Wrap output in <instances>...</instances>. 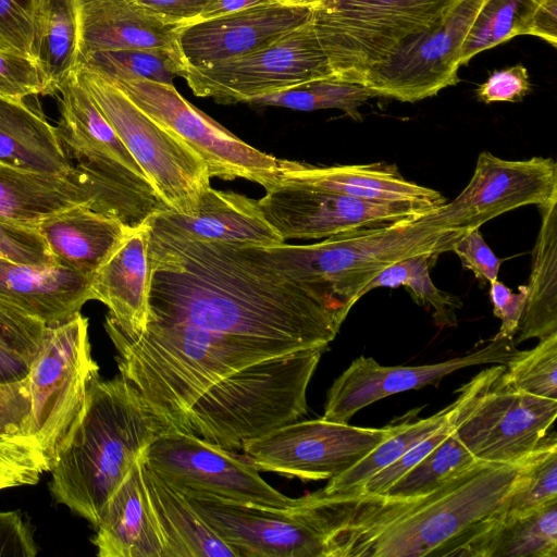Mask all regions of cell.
Wrapping results in <instances>:
<instances>
[{"mask_svg": "<svg viewBox=\"0 0 557 557\" xmlns=\"http://www.w3.org/2000/svg\"><path fill=\"white\" fill-rule=\"evenodd\" d=\"M149 224L147 324L193 325L293 354L325 350L347 317L257 246L196 240Z\"/></svg>", "mask_w": 557, "mask_h": 557, "instance_id": "cell-1", "label": "cell"}, {"mask_svg": "<svg viewBox=\"0 0 557 557\" xmlns=\"http://www.w3.org/2000/svg\"><path fill=\"white\" fill-rule=\"evenodd\" d=\"M523 460L479 462L435 490L408 498L319 491L306 495L330 520L333 557H465L502 518Z\"/></svg>", "mask_w": 557, "mask_h": 557, "instance_id": "cell-2", "label": "cell"}, {"mask_svg": "<svg viewBox=\"0 0 557 557\" xmlns=\"http://www.w3.org/2000/svg\"><path fill=\"white\" fill-rule=\"evenodd\" d=\"M166 430L121 374L111 380L92 379L84 408L60 444L50 470L52 497L96 527L110 496Z\"/></svg>", "mask_w": 557, "mask_h": 557, "instance_id": "cell-3", "label": "cell"}, {"mask_svg": "<svg viewBox=\"0 0 557 557\" xmlns=\"http://www.w3.org/2000/svg\"><path fill=\"white\" fill-rule=\"evenodd\" d=\"M436 209L309 245L285 242L257 248L271 264L315 289L348 314L364 295L367 285L391 264L416 255L438 257L451 251L467 232L445 226Z\"/></svg>", "mask_w": 557, "mask_h": 557, "instance_id": "cell-4", "label": "cell"}, {"mask_svg": "<svg viewBox=\"0 0 557 557\" xmlns=\"http://www.w3.org/2000/svg\"><path fill=\"white\" fill-rule=\"evenodd\" d=\"M323 351L300 350L227 375L202 393L168 430L231 451L242 449L244 442L307 413V388Z\"/></svg>", "mask_w": 557, "mask_h": 557, "instance_id": "cell-5", "label": "cell"}, {"mask_svg": "<svg viewBox=\"0 0 557 557\" xmlns=\"http://www.w3.org/2000/svg\"><path fill=\"white\" fill-rule=\"evenodd\" d=\"M59 94L58 135L73 163L74 180L91 198V209L125 227H137L170 210L76 73Z\"/></svg>", "mask_w": 557, "mask_h": 557, "instance_id": "cell-6", "label": "cell"}, {"mask_svg": "<svg viewBox=\"0 0 557 557\" xmlns=\"http://www.w3.org/2000/svg\"><path fill=\"white\" fill-rule=\"evenodd\" d=\"M460 0H317L312 26L334 76L362 84L404 39Z\"/></svg>", "mask_w": 557, "mask_h": 557, "instance_id": "cell-7", "label": "cell"}, {"mask_svg": "<svg viewBox=\"0 0 557 557\" xmlns=\"http://www.w3.org/2000/svg\"><path fill=\"white\" fill-rule=\"evenodd\" d=\"M76 76L161 200L177 213H194L210 187L205 161L104 77L85 69H78Z\"/></svg>", "mask_w": 557, "mask_h": 557, "instance_id": "cell-8", "label": "cell"}, {"mask_svg": "<svg viewBox=\"0 0 557 557\" xmlns=\"http://www.w3.org/2000/svg\"><path fill=\"white\" fill-rule=\"evenodd\" d=\"M498 364L481 371L459 393L454 432L482 462L516 463L545 438L557 417V400L502 386Z\"/></svg>", "mask_w": 557, "mask_h": 557, "instance_id": "cell-9", "label": "cell"}, {"mask_svg": "<svg viewBox=\"0 0 557 557\" xmlns=\"http://www.w3.org/2000/svg\"><path fill=\"white\" fill-rule=\"evenodd\" d=\"M99 376L91 356L88 319L81 312L47 326L28 374L32 411L28 436L51 470L60 444L79 417L90 381Z\"/></svg>", "mask_w": 557, "mask_h": 557, "instance_id": "cell-10", "label": "cell"}, {"mask_svg": "<svg viewBox=\"0 0 557 557\" xmlns=\"http://www.w3.org/2000/svg\"><path fill=\"white\" fill-rule=\"evenodd\" d=\"M237 557H333L332 525L307 495L277 509L182 493Z\"/></svg>", "mask_w": 557, "mask_h": 557, "instance_id": "cell-11", "label": "cell"}, {"mask_svg": "<svg viewBox=\"0 0 557 557\" xmlns=\"http://www.w3.org/2000/svg\"><path fill=\"white\" fill-rule=\"evenodd\" d=\"M333 75L312 18L262 49L208 66L184 67L178 74L197 97L222 104L249 103Z\"/></svg>", "mask_w": 557, "mask_h": 557, "instance_id": "cell-12", "label": "cell"}, {"mask_svg": "<svg viewBox=\"0 0 557 557\" xmlns=\"http://www.w3.org/2000/svg\"><path fill=\"white\" fill-rule=\"evenodd\" d=\"M109 82L189 146L205 161L211 177L244 178L265 189L278 183L280 159L251 147L225 129L189 103L173 84L147 79Z\"/></svg>", "mask_w": 557, "mask_h": 557, "instance_id": "cell-13", "label": "cell"}, {"mask_svg": "<svg viewBox=\"0 0 557 557\" xmlns=\"http://www.w3.org/2000/svg\"><path fill=\"white\" fill-rule=\"evenodd\" d=\"M363 428L322 417L294 421L244 442L245 457L259 470L302 481L332 480L344 473L407 420Z\"/></svg>", "mask_w": 557, "mask_h": 557, "instance_id": "cell-14", "label": "cell"}, {"mask_svg": "<svg viewBox=\"0 0 557 557\" xmlns=\"http://www.w3.org/2000/svg\"><path fill=\"white\" fill-rule=\"evenodd\" d=\"M146 466L181 493L191 491L225 500L287 509L297 505L276 491L244 456L195 435L166 430L143 454Z\"/></svg>", "mask_w": 557, "mask_h": 557, "instance_id": "cell-15", "label": "cell"}, {"mask_svg": "<svg viewBox=\"0 0 557 557\" xmlns=\"http://www.w3.org/2000/svg\"><path fill=\"white\" fill-rule=\"evenodd\" d=\"M483 0H460L431 26L407 37L361 85L376 97L416 102L458 83L460 50Z\"/></svg>", "mask_w": 557, "mask_h": 557, "instance_id": "cell-16", "label": "cell"}, {"mask_svg": "<svg viewBox=\"0 0 557 557\" xmlns=\"http://www.w3.org/2000/svg\"><path fill=\"white\" fill-rule=\"evenodd\" d=\"M555 201L557 163L552 158L512 161L483 151L466 187L436 213L445 226L469 232L517 208L540 209Z\"/></svg>", "mask_w": 557, "mask_h": 557, "instance_id": "cell-17", "label": "cell"}, {"mask_svg": "<svg viewBox=\"0 0 557 557\" xmlns=\"http://www.w3.org/2000/svg\"><path fill=\"white\" fill-rule=\"evenodd\" d=\"M258 202L267 221L285 242L321 240L430 211L372 202L286 181H278L267 188Z\"/></svg>", "mask_w": 557, "mask_h": 557, "instance_id": "cell-18", "label": "cell"}, {"mask_svg": "<svg viewBox=\"0 0 557 557\" xmlns=\"http://www.w3.org/2000/svg\"><path fill=\"white\" fill-rule=\"evenodd\" d=\"M513 337L496 334L485 346L446 361L423 366H382L359 357L334 381L323 419L348 422L362 408L387 396L437 385L457 370L481 364H507L518 356Z\"/></svg>", "mask_w": 557, "mask_h": 557, "instance_id": "cell-19", "label": "cell"}, {"mask_svg": "<svg viewBox=\"0 0 557 557\" xmlns=\"http://www.w3.org/2000/svg\"><path fill=\"white\" fill-rule=\"evenodd\" d=\"M315 2L259 5L181 26L175 57L182 69L201 67L262 49L310 22Z\"/></svg>", "mask_w": 557, "mask_h": 557, "instance_id": "cell-20", "label": "cell"}, {"mask_svg": "<svg viewBox=\"0 0 557 557\" xmlns=\"http://www.w3.org/2000/svg\"><path fill=\"white\" fill-rule=\"evenodd\" d=\"M280 181L380 203L433 210L446 202L437 190L406 180L396 165L383 162L315 166L280 160Z\"/></svg>", "mask_w": 557, "mask_h": 557, "instance_id": "cell-21", "label": "cell"}, {"mask_svg": "<svg viewBox=\"0 0 557 557\" xmlns=\"http://www.w3.org/2000/svg\"><path fill=\"white\" fill-rule=\"evenodd\" d=\"M149 221L126 227L121 239L91 275L90 297L104 304L107 314L125 334L146 330L149 306Z\"/></svg>", "mask_w": 557, "mask_h": 557, "instance_id": "cell-22", "label": "cell"}, {"mask_svg": "<svg viewBox=\"0 0 557 557\" xmlns=\"http://www.w3.org/2000/svg\"><path fill=\"white\" fill-rule=\"evenodd\" d=\"M91 539L99 557H169L144 476L143 456L106 503Z\"/></svg>", "mask_w": 557, "mask_h": 557, "instance_id": "cell-23", "label": "cell"}, {"mask_svg": "<svg viewBox=\"0 0 557 557\" xmlns=\"http://www.w3.org/2000/svg\"><path fill=\"white\" fill-rule=\"evenodd\" d=\"M150 222L201 242L263 247L285 243L267 221L258 200L211 186L202 193L194 213L181 214L170 209Z\"/></svg>", "mask_w": 557, "mask_h": 557, "instance_id": "cell-24", "label": "cell"}, {"mask_svg": "<svg viewBox=\"0 0 557 557\" xmlns=\"http://www.w3.org/2000/svg\"><path fill=\"white\" fill-rule=\"evenodd\" d=\"M76 5L78 66L85 58L97 52L173 50L181 27L164 23L137 0H76Z\"/></svg>", "mask_w": 557, "mask_h": 557, "instance_id": "cell-25", "label": "cell"}, {"mask_svg": "<svg viewBox=\"0 0 557 557\" xmlns=\"http://www.w3.org/2000/svg\"><path fill=\"white\" fill-rule=\"evenodd\" d=\"M91 275L62 264L33 265L0 257V298L57 325L81 312L91 300Z\"/></svg>", "mask_w": 557, "mask_h": 557, "instance_id": "cell-26", "label": "cell"}, {"mask_svg": "<svg viewBox=\"0 0 557 557\" xmlns=\"http://www.w3.org/2000/svg\"><path fill=\"white\" fill-rule=\"evenodd\" d=\"M58 263L92 275L121 239L125 226L79 203L36 224Z\"/></svg>", "mask_w": 557, "mask_h": 557, "instance_id": "cell-27", "label": "cell"}, {"mask_svg": "<svg viewBox=\"0 0 557 557\" xmlns=\"http://www.w3.org/2000/svg\"><path fill=\"white\" fill-rule=\"evenodd\" d=\"M0 162L23 171L74 177L57 127L24 100L1 96Z\"/></svg>", "mask_w": 557, "mask_h": 557, "instance_id": "cell-28", "label": "cell"}, {"mask_svg": "<svg viewBox=\"0 0 557 557\" xmlns=\"http://www.w3.org/2000/svg\"><path fill=\"white\" fill-rule=\"evenodd\" d=\"M79 203L91 208L92 201L74 177L23 171L0 162V220L36 225Z\"/></svg>", "mask_w": 557, "mask_h": 557, "instance_id": "cell-29", "label": "cell"}, {"mask_svg": "<svg viewBox=\"0 0 557 557\" xmlns=\"http://www.w3.org/2000/svg\"><path fill=\"white\" fill-rule=\"evenodd\" d=\"M151 503L164 533L169 557H237L188 499L143 460Z\"/></svg>", "mask_w": 557, "mask_h": 557, "instance_id": "cell-30", "label": "cell"}, {"mask_svg": "<svg viewBox=\"0 0 557 557\" xmlns=\"http://www.w3.org/2000/svg\"><path fill=\"white\" fill-rule=\"evenodd\" d=\"M542 222L532 252L528 297L515 344L557 333V201L540 208Z\"/></svg>", "mask_w": 557, "mask_h": 557, "instance_id": "cell-31", "label": "cell"}, {"mask_svg": "<svg viewBox=\"0 0 557 557\" xmlns=\"http://www.w3.org/2000/svg\"><path fill=\"white\" fill-rule=\"evenodd\" d=\"M32 57L59 92L78 69L76 0H34Z\"/></svg>", "mask_w": 557, "mask_h": 557, "instance_id": "cell-32", "label": "cell"}, {"mask_svg": "<svg viewBox=\"0 0 557 557\" xmlns=\"http://www.w3.org/2000/svg\"><path fill=\"white\" fill-rule=\"evenodd\" d=\"M465 557H557V500L528 515L499 519Z\"/></svg>", "mask_w": 557, "mask_h": 557, "instance_id": "cell-33", "label": "cell"}, {"mask_svg": "<svg viewBox=\"0 0 557 557\" xmlns=\"http://www.w3.org/2000/svg\"><path fill=\"white\" fill-rule=\"evenodd\" d=\"M458 406L459 398L435 414L413 421L412 419L420 411L419 408L414 409L395 433L376 445L344 473L329 480L325 487L319 492L323 495H344L358 490L376 472L394 462L412 446L453 419Z\"/></svg>", "mask_w": 557, "mask_h": 557, "instance_id": "cell-34", "label": "cell"}, {"mask_svg": "<svg viewBox=\"0 0 557 557\" xmlns=\"http://www.w3.org/2000/svg\"><path fill=\"white\" fill-rule=\"evenodd\" d=\"M436 256L416 255L399 260L380 272L364 288V294L377 287H405L419 306L432 309L434 323L440 327L457 325L456 310L461 308V300L435 286L430 268Z\"/></svg>", "mask_w": 557, "mask_h": 557, "instance_id": "cell-35", "label": "cell"}, {"mask_svg": "<svg viewBox=\"0 0 557 557\" xmlns=\"http://www.w3.org/2000/svg\"><path fill=\"white\" fill-rule=\"evenodd\" d=\"M557 500V438L548 434L521 463L500 519L533 512Z\"/></svg>", "mask_w": 557, "mask_h": 557, "instance_id": "cell-36", "label": "cell"}, {"mask_svg": "<svg viewBox=\"0 0 557 557\" xmlns=\"http://www.w3.org/2000/svg\"><path fill=\"white\" fill-rule=\"evenodd\" d=\"M373 97H376L375 94L366 86L333 75L256 98L249 103L299 111L338 109L350 119L361 121L359 108Z\"/></svg>", "mask_w": 557, "mask_h": 557, "instance_id": "cell-37", "label": "cell"}, {"mask_svg": "<svg viewBox=\"0 0 557 557\" xmlns=\"http://www.w3.org/2000/svg\"><path fill=\"white\" fill-rule=\"evenodd\" d=\"M542 0H483L463 40L459 62L520 35H527L531 17Z\"/></svg>", "mask_w": 557, "mask_h": 557, "instance_id": "cell-38", "label": "cell"}, {"mask_svg": "<svg viewBox=\"0 0 557 557\" xmlns=\"http://www.w3.org/2000/svg\"><path fill=\"white\" fill-rule=\"evenodd\" d=\"M479 462L482 461L469 451L453 430L433 450L381 495L388 498H408L425 494Z\"/></svg>", "mask_w": 557, "mask_h": 557, "instance_id": "cell-39", "label": "cell"}, {"mask_svg": "<svg viewBox=\"0 0 557 557\" xmlns=\"http://www.w3.org/2000/svg\"><path fill=\"white\" fill-rule=\"evenodd\" d=\"M78 69L95 72L108 81L147 79L173 84L182 66L173 50L127 49L92 53Z\"/></svg>", "mask_w": 557, "mask_h": 557, "instance_id": "cell-40", "label": "cell"}, {"mask_svg": "<svg viewBox=\"0 0 557 557\" xmlns=\"http://www.w3.org/2000/svg\"><path fill=\"white\" fill-rule=\"evenodd\" d=\"M504 387L557 400V333L510 360L497 379Z\"/></svg>", "mask_w": 557, "mask_h": 557, "instance_id": "cell-41", "label": "cell"}, {"mask_svg": "<svg viewBox=\"0 0 557 557\" xmlns=\"http://www.w3.org/2000/svg\"><path fill=\"white\" fill-rule=\"evenodd\" d=\"M46 327L38 318L0 298V351L32 366L40 351Z\"/></svg>", "mask_w": 557, "mask_h": 557, "instance_id": "cell-42", "label": "cell"}, {"mask_svg": "<svg viewBox=\"0 0 557 557\" xmlns=\"http://www.w3.org/2000/svg\"><path fill=\"white\" fill-rule=\"evenodd\" d=\"M46 471V459L30 437L0 438V491L34 485Z\"/></svg>", "mask_w": 557, "mask_h": 557, "instance_id": "cell-43", "label": "cell"}, {"mask_svg": "<svg viewBox=\"0 0 557 557\" xmlns=\"http://www.w3.org/2000/svg\"><path fill=\"white\" fill-rule=\"evenodd\" d=\"M52 84L32 58L0 50V96L24 100L28 96L54 95Z\"/></svg>", "mask_w": 557, "mask_h": 557, "instance_id": "cell-44", "label": "cell"}, {"mask_svg": "<svg viewBox=\"0 0 557 557\" xmlns=\"http://www.w3.org/2000/svg\"><path fill=\"white\" fill-rule=\"evenodd\" d=\"M0 257L33 265L60 264L36 225L0 220Z\"/></svg>", "mask_w": 557, "mask_h": 557, "instance_id": "cell-45", "label": "cell"}, {"mask_svg": "<svg viewBox=\"0 0 557 557\" xmlns=\"http://www.w3.org/2000/svg\"><path fill=\"white\" fill-rule=\"evenodd\" d=\"M457 416L458 410L453 419L443 424L420 443L412 446L394 462L376 472L358 490L344 495H381L386 492L397 480L421 461L454 430Z\"/></svg>", "mask_w": 557, "mask_h": 557, "instance_id": "cell-46", "label": "cell"}, {"mask_svg": "<svg viewBox=\"0 0 557 557\" xmlns=\"http://www.w3.org/2000/svg\"><path fill=\"white\" fill-rule=\"evenodd\" d=\"M33 7L34 0H0V50L32 57Z\"/></svg>", "mask_w": 557, "mask_h": 557, "instance_id": "cell-47", "label": "cell"}, {"mask_svg": "<svg viewBox=\"0 0 557 557\" xmlns=\"http://www.w3.org/2000/svg\"><path fill=\"white\" fill-rule=\"evenodd\" d=\"M30 411L28 377L20 382L1 384L0 438L28 436Z\"/></svg>", "mask_w": 557, "mask_h": 557, "instance_id": "cell-48", "label": "cell"}, {"mask_svg": "<svg viewBox=\"0 0 557 557\" xmlns=\"http://www.w3.org/2000/svg\"><path fill=\"white\" fill-rule=\"evenodd\" d=\"M465 269L470 270L482 284L498 280L504 259L498 258L485 243L480 228L467 232L453 246Z\"/></svg>", "mask_w": 557, "mask_h": 557, "instance_id": "cell-49", "label": "cell"}, {"mask_svg": "<svg viewBox=\"0 0 557 557\" xmlns=\"http://www.w3.org/2000/svg\"><path fill=\"white\" fill-rule=\"evenodd\" d=\"M531 90L530 76L527 67L516 65L496 70L487 79L476 88L479 101L492 102H521Z\"/></svg>", "mask_w": 557, "mask_h": 557, "instance_id": "cell-50", "label": "cell"}, {"mask_svg": "<svg viewBox=\"0 0 557 557\" xmlns=\"http://www.w3.org/2000/svg\"><path fill=\"white\" fill-rule=\"evenodd\" d=\"M527 297V284L520 285L518 292H513L498 280L490 283L493 313L502 322L497 334L515 338L524 311Z\"/></svg>", "mask_w": 557, "mask_h": 557, "instance_id": "cell-51", "label": "cell"}, {"mask_svg": "<svg viewBox=\"0 0 557 557\" xmlns=\"http://www.w3.org/2000/svg\"><path fill=\"white\" fill-rule=\"evenodd\" d=\"M38 547L17 511H0V557H35Z\"/></svg>", "mask_w": 557, "mask_h": 557, "instance_id": "cell-52", "label": "cell"}, {"mask_svg": "<svg viewBox=\"0 0 557 557\" xmlns=\"http://www.w3.org/2000/svg\"><path fill=\"white\" fill-rule=\"evenodd\" d=\"M166 24L184 26L199 20L208 0H137Z\"/></svg>", "mask_w": 557, "mask_h": 557, "instance_id": "cell-53", "label": "cell"}, {"mask_svg": "<svg viewBox=\"0 0 557 557\" xmlns=\"http://www.w3.org/2000/svg\"><path fill=\"white\" fill-rule=\"evenodd\" d=\"M542 38L553 47L557 44V0H542L535 9L528 34Z\"/></svg>", "mask_w": 557, "mask_h": 557, "instance_id": "cell-54", "label": "cell"}, {"mask_svg": "<svg viewBox=\"0 0 557 557\" xmlns=\"http://www.w3.org/2000/svg\"><path fill=\"white\" fill-rule=\"evenodd\" d=\"M293 1L298 0H208L198 21L222 16L248 8Z\"/></svg>", "mask_w": 557, "mask_h": 557, "instance_id": "cell-55", "label": "cell"}, {"mask_svg": "<svg viewBox=\"0 0 557 557\" xmlns=\"http://www.w3.org/2000/svg\"><path fill=\"white\" fill-rule=\"evenodd\" d=\"M29 371L30 366L25 360L0 351V385L23 381Z\"/></svg>", "mask_w": 557, "mask_h": 557, "instance_id": "cell-56", "label": "cell"}]
</instances>
